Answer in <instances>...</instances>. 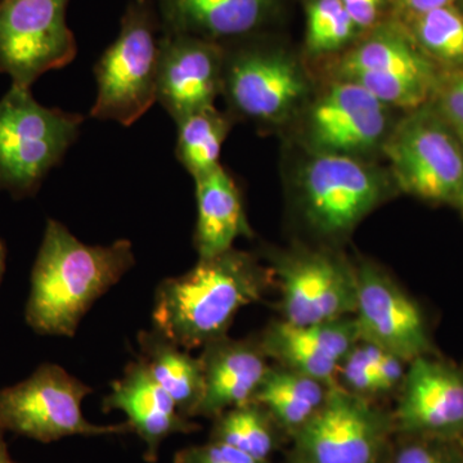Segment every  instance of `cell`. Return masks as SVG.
Returning <instances> with one entry per match:
<instances>
[{"mask_svg": "<svg viewBox=\"0 0 463 463\" xmlns=\"http://www.w3.org/2000/svg\"><path fill=\"white\" fill-rule=\"evenodd\" d=\"M136 264L130 241L87 245L48 219L30 279L25 319L39 335L72 337L102 295Z\"/></svg>", "mask_w": 463, "mask_h": 463, "instance_id": "1", "label": "cell"}, {"mask_svg": "<svg viewBox=\"0 0 463 463\" xmlns=\"http://www.w3.org/2000/svg\"><path fill=\"white\" fill-rule=\"evenodd\" d=\"M273 279L270 268L234 248L199 259L187 273L157 286L154 328L183 349L203 347L228 336L240 310L260 301Z\"/></svg>", "mask_w": 463, "mask_h": 463, "instance_id": "2", "label": "cell"}, {"mask_svg": "<svg viewBox=\"0 0 463 463\" xmlns=\"http://www.w3.org/2000/svg\"><path fill=\"white\" fill-rule=\"evenodd\" d=\"M84 116L45 108L32 90L11 85L0 99V192L33 196L62 163L81 132Z\"/></svg>", "mask_w": 463, "mask_h": 463, "instance_id": "3", "label": "cell"}, {"mask_svg": "<svg viewBox=\"0 0 463 463\" xmlns=\"http://www.w3.org/2000/svg\"><path fill=\"white\" fill-rule=\"evenodd\" d=\"M90 392V386L65 368L42 364L26 380L0 389V428L45 444L78 435L106 437L132 431L128 422L88 421L81 404Z\"/></svg>", "mask_w": 463, "mask_h": 463, "instance_id": "4", "label": "cell"}, {"mask_svg": "<svg viewBox=\"0 0 463 463\" xmlns=\"http://www.w3.org/2000/svg\"><path fill=\"white\" fill-rule=\"evenodd\" d=\"M143 3L125 16L118 38L94 67L97 97L90 116L97 120L132 127L157 103L160 41Z\"/></svg>", "mask_w": 463, "mask_h": 463, "instance_id": "5", "label": "cell"}, {"mask_svg": "<svg viewBox=\"0 0 463 463\" xmlns=\"http://www.w3.org/2000/svg\"><path fill=\"white\" fill-rule=\"evenodd\" d=\"M386 194L383 176L347 155L317 152L298 178L301 216L309 230L323 239L350 233Z\"/></svg>", "mask_w": 463, "mask_h": 463, "instance_id": "6", "label": "cell"}, {"mask_svg": "<svg viewBox=\"0 0 463 463\" xmlns=\"http://www.w3.org/2000/svg\"><path fill=\"white\" fill-rule=\"evenodd\" d=\"M394 432L392 414L337 383L292 435V455L309 463H381Z\"/></svg>", "mask_w": 463, "mask_h": 463, "instance_id": "7", "label": "cell"}, {"mask_svg": "<svg viewBox=\"0 0 463 463\" xmlns=\"http://www.w3.org/2000/svg\"><path fill=\"white\" fill-rule=\"evenodd\" d=\"M383 143L402 191L455 205L463 182V146L435 109H414Z\"/></svg>", "mask_w": 463, "mask_h": 463, "instance_id": "8", "label": "cell"}, {"mask_svg": "<svg viewBox=\"0 0 463 463\" xmlns=\"http://www.w3.org/2000/svg\"><path fill=\"white\" fill-rule=\"evenodd\" d=\"M70 0H0V74L32 90L41 76L74 61L78 47L67 26Z\"/></svg>", "mask_w": 463, "mask_h": 463, "instance_id": "9", "label": "cell"}, {"mask_svg": "<svg viewBox=\"0 0 463 463\" xmlns=\"http://www.w3.org/2000/svg\"><path fill=\"white\" fill-rule=\"evenodd\" d=\"M270 269L281 289L282 321L307 326L354 316L356 267L340 255L295 250L274 255Z\"/></svg>", "mask_w": 463, "mask_h": 463, "instance_id": "10", "label": "cell"}, {"mask_svg": "<svg viewBox=\"0 0 463 463\" xmlns=\"http://www.w3.org/2000/svg\"><path fill=\"white\" fill-rule=\"evenodd\" d=\"M336 75L361 85L383 105L412 111L431 99L439 81L430 58L395 30L373 33L347 52Z\"/></svg>", "mask_w": 463, "mask_h": 463, "instance_id": "11", "label": "cell"}, {"mask_svg": "<svg viewBox=\"0 0 463 463\" xmlns=\"http://www.w3.org/2000/svg\"><path fill=\"white\" fill-rule=\"evenodd\" d=\"M307 91L303 70L288 54L259 48L224 54L222 93L240 118L260 125L281 123Z\"/></svg>", "mask_w": 463, "mask_h": 463, "instance_id": "12", "label": "cell"}, {"mask_svg": "<svg viewBox=\"0 0 463 463\" xmlns=\"http://www.w3.org/2000/svg\"><path fill=\"white\" fill-rule=\"evenodd\" d=\"M354 319L359 337L410 364L429 349L421 307L388 273L371 261L356 267Z\"/></svg>", "mask_w": 463, "mask_h": 463, "instance_id": "13", "label": "cell"}, {"mask_svg": "<svg viewBox=\"0 0 463 463\" xmlns=\"http://www.w3.org/2000/svg\"><path fill=\"white\" fill-rule=\"evenodd\" d=\"M224 53L215 42L167 33L160 39L157 103L174 123L214 106L223 88Z\"/></svg>", "mask_w": 463, "mask_h": 463, "instance_id": "14", "label": "cell"}, {"mask_svg": "<svg viewBox=\"0 0 463 463\" xmlns=\"http://www.w3.org/2000/svg\"><path fill=\"white\" fill-rule=\"evenodd\" d=\"M395 432L403 437L453 438L463 430V373L421 355L408 364L399 389Z\"/></svg>", "mask_w": 463, "mask_h": 463, "instance_id": "15", "label": "cell"}, {"mask_svg": "<svg viewBox=\"0 0 463 463\" xmlns=\"http://www.w3.org/2000/svg\"><path fill=\"white\" fill-rule=\"evenodd\" d=\"M388 106L353 81L337 79L310 109L307 136L322 154L355 156L385 142Z\"/></svg>", "mask_w": 463, "mask_h": 463, "instance_id": "16", "label": "cell"}, {"mask_svg": "<svg viewBox=\"0 0 463 463\" xmlns=\"http://www.w3.org/2000/svg\"><path fill=\"white\" fill-rule=\"evenodd\" d=\"M359 340L352 316L307 326L279 319L265 328L259 344L277 364L334 386L341 362Z\"/></svg>", "mask_w": 463, "mask_h": 463, "instance_id": "17", "label": "cell"}, {"mask_svg": "<svg viewBox=\"0 0 463 463\" xmlns=\"http://www.w3.org/2000/svg\"><path fill=\"white\" fill-rule=\"evenodd\" d=\"M103 411H121L133 432L145 443L146 461H157L158 450L167 438L199 430L196 423L179 412L172 397L161 388L141 361L125 368L123 377L111 383Z\"/></svg>", "mask_w": 463, "mask_h": 463, "instance_id": "18", "label": "cell"}, {"mask_svg": "<svg viewBox=\"0 0 463 463\" xmlns=\"http://www.w3.org/2000/svg\"><path fill=\"white\" fill-rule=\"evenodd\" d=\"M203 401L194 417L216 416L252 402L269 364L260 344L251 340H233L225 336L203 347Z\"/></svg>", "mask_w": 463, "mask_h": 463, "instance_id": "19", "label": "cell"}, {"mask_svg": "<svg viewBox=\"0 0 463 463\" xmlns=\"http://www.w3.org/2000/svg\"><path fill=\"white\" fill-rule=\"evenodd\" d=\"M194 187L197 221L194 245L199 259L230 251L237 239L251 234L239 187L223 166L194 179Z\"/></svg>", "mask_w": 463, "mask_h": 463, "instance_id": "20", "label": "cell"}, {"mask_svg": "<svg viewBox=\"0 0 463 463\" xmlns=\"http://www.w3.org/2000/svg\"><path fill=\"white\" fill-rule=\"evenodd\" d=\"M267 0H163L167 33L214 42L257 29Z\"/></svg>", "mask_w": 463, "mask_h": 463, "instance_id": "21", "label": "cell"}, {"mask_svg": "<svg viewBox=\"0 0 463 463\" xmlns=\"http://www.w3.org/2000/svg\"><path fill=\"white\" fill-rule=\"evenodd\" d=\"M139 361L167 394L183 416L191 419L203 401L205 381L200 358L191 355L156 328L138 335Z\"/></svg>", "mask_w": 463, "mask_h": 463, "instance_id": "22", "label": "cell"}, {"mask_svg": "<svg viewBox=\"0 0 463 463\" xmlns=\"http://www.w3.org/2000/svg\"><path fill=\"white\" fill-rule=\"evenodd\" d=\"M330 388L307 374L269 365L252 401L263 405L282 432L292 438L318 411Z\"/></svg>", "mask_w": 463, "mask_h": 463, "instance_id": "23", "label": "cell"}, {"mask_svg": "<svg viewBox=\"0 0 463 463\" xmlns=\"http://www.w3.org/2000/svg\"><path fill=\"white\" fill-rule=\"evenodd\" d=\"M231 118L215 106L194 112L176 123L175 156L197 179L221 166V152L231 130Z\"/></svg>", "mask_w": 463, "mask_h": 463, "instance_id": "24", "label": "cell"}, {"mask_svg": "<svg viewBox=\"0 0 463 463\" xmlns=\"http://www.w3.org/2000/svg\"><path fill=\"white\" fill-rule=\"evenodd\" d=\"M281 432L263 405L252 401L216 416L210 440L228 444L261 461H269L279 448Z\"/></svg>", "mask_w": 463, "mask_h": 463, "instance_id": "25", "label": "cell"}, {"mask_svg": "<svg viewBox=\"0 0 463 463\" xmlns=\"http://www.w3.org/2000/svg\"><path fill=\"white\" fill-rule=\"evenodd\" d=\"M413 38L429 58L463 67V12L456 5L413 16Z\"/></svg>", "mask_w": 463, "mask_h": 463, "instance_id": "26", "label": "cell"}, {"mask_svg": "<svg viewBox=\"0 0 463 463\" xmlns=\"http://www.w3.org/2000/svg\"><path fill=\"white\" fill-rule=\"evenodd\" d=\"M340 0H310L307 7V48L313 54L341 50L358 32Z\"/></svg>", "mask_w": 463, "mask_h": 463, "instance_id": "27", "label": "cell"}, {"mask_svg": "<svg viewBox=\"0 0 463 463\" xmlns=\"http://www.w3.org/2000/svg\"><path fill=\"white\" fill-rule=\"evenodd\" d=\"M383 353L379 346L359 340L341 362L337 373L340 385L361 397H377L374 367L383 358Z\"/></svg>", "mask_w": 463, "mask_h": 463, "instance_id": "28", "label": "cell"}, {"mask_svg": "<svg viewBox=\"0 0 463 463\" xmlns=\"http://www.w3.org/2000/svg\"><path fill=\"white\" fill-rule=\"evenodd\" d=\"M452 438L404 437L390 463H463V455Z\"/></svg>", "mask_w": 463, "mask_h": 463, "instance_id": "29", "label": "cell"}, {"mask_svg": "<svg viewBox=\"0 0 463 463\" xmlns=\"http://www.w3.org/2000/svg\"><path fill=\"white\" fill-rule=\"evenodd\" d=\"M435 93V112L440 116L441 120L449 127L463 146V67L453 69L452 74L448 76L443 83L438 81Z\"/></svg>", "mask_w": 463, "mask_h": 463, "instance_id": "30", "label": "cell"}, {"mask_svg": "<svg viewBox=\"0 0 463 463\" xmlns=\"http://www.w3.org/2000/svg\"><path fill=\"white\" fill-rule=\"evenodd\" d=\"M174 463H269L219 441L210 440L203 446H194L179 450Z\"/></svg>", "mask_w": 463, "mask_h": 463, "instance_id": "31", "label": "cell"}, {"mask_svg": "<svg viewBox=\"0 0 463 463\" xmlns=\"http://www.w3.org/2000/svg\"><path fill=\"white\" fill-rule=\"evenodd\" d=\"M408 364L397 355L383 353V358L374 367L377 397L401 389L403 383Z\"/></svg>", "mask_w": 463, "mask_h": 463, "instance_id": "32", "label": "cell"}, {"mask_svg": "<svg viewBox=\"0 0 463 463\" xmlns=\"http://www.w3.org/2000/svg\"><path fill=\"white\" fill-rule=\"evenodd\" d=\"M358 29H367L376 23L385 0H340Z\"/></svg>", "mask_w": 463, "mask_h": 463, "instance_id": "33", "label": "cell"}, {"mask_svg": "<svg viewBox=\"0 0 463 463\" xmlns=\"http://www.w3.org/2000/svg\"><path fill=\"white\" fill-rule=\"evenodd\" d=\"M457 0H399L402 7L410 12L412 16L426 14L432 9L456 5Z\"/></svg>", "mask_w": 463, "mask_h": 463, "instance_id": "34", "label": "cell"}, {"mask_svg": "<svg viewBox=\"0 0 463 463\" xmlns=\"http://www.w3.org/2000/svg\"><path fill=\"white\" fill-rule=\"evenodd\" d=\"M5 431L0 428V463H16L11 458L8 452L7 443L5 440Z\"/></svg>", "mask_w": 463, "mask_h": 463, "instance_id": "35", "label": "cell"}, {"mask_svg": "<svg viewBox=\"0 0 463 463\" xmlns=\"http://www.w3.org/2000/svg\"><path fill=\"white\" fill-rule=\"evenodd\" d=\"M5 268H7V248L5 242L0 239V282H2L3 276H5Z\"/></svg>", "mask_w": 463, "mask_h": 463, "instance_id": "36", "label": "cell"}, {"mask_svg": "<svg viewBox=\"0 0 463 463\" xmlns=\"http://www.w3.org/2000/svg\"><path fill=\"white\" fill-rule=\"evenodd\" d=\"M455 206L458 207V210L459 212H461V214L463 216V182L461 185V190H459L458 196H457Z\"/></svg>", "mask_w": 463, "mask_h": 463, "instance_id": "37", "label": "cell"}, {"mask_svg": "<svg viewBox=\"0 0 463 463\" xmlns=\"http://www.w3.org/2000/svg\"><path fill=\"white\" fill-rule=\"evenodd\" d=\"M288 463H309V462L304 461V459L298 458V457L291 455V457H289Z\"/></svg>", "mask_w": 463, "mask_h": 463, "instance_id": "38", "label": "cell"}, {"mask_svg": "<svg viewBox=\"0 0 463 463\" xmlns=\"http://www.w3.org/2000/svg\"><path fill=\"white\" fill-rule=\"evenodd\" d=\"M456 3H458V8L463 12V0H457Z\"/></svg>", "mask_w": 463, "mask_h": 463, "instance_id": "39", "label": "cell"}, {"mask_svg": "<svg viewBox=\"0 0 463 463\" xmlns=\"http://www.w3.org/2000/svg\"><path fill=\"white\" fill-rule=\"evenodd\" d=\"M137 2L143 3V2H145V0H137Z\"/></svg>", "mask_w": 463, "mask_h": 463, "instance_id": "40", "label": "cell"}]
</instances>
